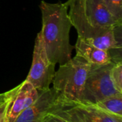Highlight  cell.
<instances>
[{
    "mask_svg": "<svg viewBox=\"0 0 122 122\" xmlns=\"http://www.w3.org/2000/svg\"><path fill=\"white\" fill-rule=\"evenodd\" d=\"M42 27L41 35L49 60L56 65H62L71 58L74 46L69 42L72 27L65 3H49L41 1L39 5Z\"/></svg>",
    "mask_w": 122,
    "mask_h": 122,
    "instance_id": "cell-1",
    "label": "cell"
},
{
    "mask_svg": "<svg viewBox=\"0 0 122 122\" xmlns=\"http://www.w3.org/2000/svg\"><path fill=\"white\" fill-rule=\"evenodd\" d=\"M65 4L69 8L68 15L72 27L83 39L122 24L109 12L104 0H68Z\"/></svg>",
    "mask_w": 122,
    "mask_h": 122,
    "instance_id": "cell-2",
    "label": "cell"
},
{
    "mask_svg": "<svg viewBox=\"0 0 122 122\" xmlns=\"http://www.w3.org/2000/svg\"><path fill=\"white\" fill-rule=\"evenodd\" d=\"M90 66V63L77 55L60 65L52 81V88L56 91L59 97L81 103Z\"/></svg>",
    "mask_w": 122,
    "mask_h": 122,
    "instance_id": "cell-3",
    "label": "cell"
},
{
    "mask_svg": "<svg viewBox=\"0 0 122 122\" xmlns=\"http://www.w3.org/2000/svg\"><path fill=\"white\" fill-rule=\"evenodd\" d=\"M49 112L69 122H122V116L108 113L95 104L56 99Z\"/></svg>",
    "mask_w": 122,
    "mask_h": 122,
    "instance_id": "cell-4",
    "label": "cell"
},
{
    "mask_svg": "<svg viewBox=\"0 0 122 122\" xmlns=\"http://www.w3.org/2000/svg\"><path fill=\"white\" fill-rule=\"evenodd\" d=\"M114 63L111 62L101 65L91 64L84 85L81 103L95 104L107 96L119 93L115 88L111 78V70Z\"/></svg>",
    "mask_w": 122,
    "mask_h": 122,
    "instance_id": "cell-5",
    "label": "cell"
},
{
    "mask_svg": "<svg viewBox=\"0 0 122 122\" xmlns=\"http://www.w3.org/2000/svg\"><path fill=\"white\" fill-rule=\"evenodd\" d=\"M55 72V65L47 57L41 32L40 31L35 40L32 64L25 80L39 92H42L50 88Z\"/></svg>",
    "mask_w": 122,
    "mask_h": 122,
    "instance_id": "cell-6",
    "label": "cell"
},
{
    "mask_svg": "<svg viewBox=\"0 0 122 122\" xmlns=\"http://www.w3.org/2000/svg\"><path fill=\"white\" fill-rule=\"evenodd\" d=\"M40 93L26 80L14 88L8 110L9 122H14L24 110L32 105L39 98Z\"/></svg>",
    "mask_w": 122,
    "mask_h": 122,
    "instance_id": "cell-7",
    "label": "cell"
},
{
    "mask_svg": "<svg viewBox=\"0 0 122 122\" xmlns=\"http://www.w3.org/2000/svg\"><path fill=\"white\" fill-rule=\"evenodd\" d=\"M58 94L51 88L40 93L36 101L24 110L13 122H39L55 103Z\"/></svg>",
    "mask_w": 122,
    "mask_h": 122,
    "instance_id": "cell-8",
    "label": "cell"
},
{
    "mask_svg": "<svg viewBox=\"0 0 122 122\" xmlns=\"http://www.w3.org/2000/svg\"><path fill=\"white\" fill-rule=\"evenodd\" d=\"M74 49L76 55L81 57L90 64L101 65L112 62L108 52L92 45L80 37H78Z\"/></svg>",
    "mask_w": 122,
    "mask_h": 122,
    "instance_id": "cell-9",
    "label": "cell"
},
{
    "mask_svg": "<svg viewBox=\"0 0 122 122\" xmlns=\"http://www.w3.org/2000/svg\"><path fill=\"white\" fill-rule=\"evenodd\" d=\"M95 105L108 113L122 116V93L107 96Z\"/></svg>",
    "mask_w": 122,
    "mask_h": 122,
    "instance_id": "cell-10",
    "label": "cell"
},
{
    "mask_svg": "<svg viewBox=\"0 0 122 122\" xmlns=\"http://www.w3.org/2000/svg\"><path fill=\"white\" fill-rule=\"evenodd\" d=\"M109 12L119 22H122V0H104Z\"/></svg>",
    "mask_w": 122,
    "mask_h": 122,
    "instance_id": "cell-11",
    "label": "cell"
},
{
    "mask_svg": "<svg viewBox=\"0 0 122 122\" xmlns=\"http://www.w3.org/2000/svg\"><path fill=\"white\" fill-rule=\"evenodd\" d=\"M111 78L115 88L122 93V62L114 63L111 70Z\"/></svg>",
    "mask_w": 122,
    "mask_h": 122,
    "instance_id": "cell-12",
    "label": "cell"
},
{
    "mask_svg": "<svg viewBox=\"0 0 122 122\" xmlns=\"http://www.w3.org/2000/svg\"><path fill=\"white\" fill-rule=\"evenodd\" d=\"M14 93V88L8 91V96L5 101L0 106V122H9L8 110L9 104Z\"/></svg>",
    "mask_w": 122,
    "mask_h": 122,
    "instance_id": "cell-13",
    "label": "cell"
},
{
    "mask_svg": "<svg viewBox=\"0 0 122 122\" xmlns=\"http://www.w3.org/2000/svg\"><path fill=\"white\" fill-rule=\"evenodd\" d=\"M39 122H69L64 119L61 118V116L51 113V112H47L46 114L43 116V117L40 119Z\"/></svg>",
    "mask_w": 122,
    "mask_h": 122,
    "instance_id": "cell-14",
    "label": "cell"
},
{
    "mask_svg": "<svg viewBox=\"0 0 122 122\" xmlns=\"http://www.w3.org/2000/svg\"><path fill=\"white\" fill-rule=\"evenodd\" d=\"M7 96H8V91L3 93H0V106L5 101Z\"/></svg>",
    "mask_w": 122,
    "mask_h": 122,
    "instance_id": "cell-15",
    "label": "cell"
}]
</instances>
